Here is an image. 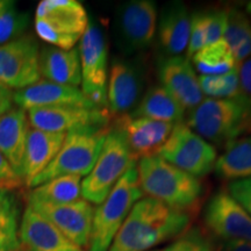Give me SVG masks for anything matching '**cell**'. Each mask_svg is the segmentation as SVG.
Returning <instances> with one entry per match:
<instances>
[{
	"mask_svg": "<svg viewBox=\"0 0 251 251\" xmlns=\"http://www.w3.org/2000/svg\"><path fill=\"white\" fill-rule=\"evenodd\" d=\"M191 214L152 198H141L119 229L108 251H150L187 230Z\"/></svg>",
	"mask_w": 251,
	"mask_h": 251,
	"instance_id": "cell-1",
	"label": "cell"
},
{
	"mask_svg": "<svg viewBox=\"0 0 251 251\" xmlns=\"http://www.w3.org/2000/svg\"><path fill=\"white\" fill-rule=\"evenodd\" d=\"M143 196L170 208L190 213L199 205L203 188L199 179L181 171L158 155L141 158L136 164Z\"/></svg>",
	"mask_w": 251,
	"mask_h": 251,
	"instance_id": "cell-2",
	"label": "cell"
},
{
	"mask_svg": "<svg viewBox=\"0 0 251 251\" xmlns=\"http://www.w3.org/2000/svg\"><path fill=\"white\" fill-rule=\"evenodd\" d=\"M186 125L207 142L227 147L251 135V109L241 99H203L188 112Z\"/></svg>",
	"mask_w": 251,
	"mask_h": 251,
	"instance_id": "cell-3",
	"label": "cell"
},
{
	"mask_svg": "<svg viewBox=\"0 0 251 251\" xmlns=\"http://www.w3.org/2000/svg\"><path fill=\"white\" fill-rule=\"evenodd\" d=\"M136 164L125 172L105 201L94 211L89 251H108L130 209L143 197Z\"/></svg>",
	"mask_w": 251,
	"mask_h": 251,
	"instance_id": "cell-4",
	"label": "cell"
},
{
	"mask_svg": "<svg viewBox=\"0 0 251 251\" xmlns=\"http://www.w3.org/2000/svg\"><path fill=\"white\" fill-rule=\"evenodd\" d=\"M89 20L85 7L77 0H42L36 7L34 28L51 47L70 50L84 35Z\"/></svg>",
	"mask_w": 251,
	"mask_h": 251,
	"instance_id": "cell-5",
	"label": "cell"
},
{
	"mask_svg": "<svg viewBox=\"0 0 251 251\" xmlns=\"http://www.w3.org/2000/svg\"><path fill=\"white\" fill-rule=\"evenodd\" d=\"M136 161L121 131L115 127L109 128L96 164L81 180V198L90 203L100 205Z\"/></svg>",
	"mask_w": 251,
	"mask_h": 251,
	"instance_id": "cell-6",
	"label": "cell"
},
{
	"mask_svg": "<svg viewBox=\"0 0 251 251\" xmlns=\"http://www.w3.org/2000/svg\"><path fill=\"white\" fill-rule=\"evenodd\" d=\"M109 128H87L68 133L54 161L27 187L34 188L62 176L86 177L98 159Z\"/></svg>",
	"mask_w": 251,
	"mask_h": 251,
	"instance_id": "cell-7",
	"label": "cell"
},
{
	"mask_svg": "<svg viewBox=\"0 0 251 251\" xmlns=\"http://www.w3.org/2000/svg\"><path fill=\"white\" fill-rule=\"evenodd\" d=\"M157 155L196 178L203 177L214 170L218 159L214 146L184 122L174 126L170 136Z\"/></svg>",
	"mask_w": 251,
	"mask_h": 251,
	"instance_id": "cell-8",
	"label": "cell"
},
{
	"mask_svg": "<svg viewBox=\"0 0 251 251\" xmlns=\"http://www.w3.org/2000/svg\"><path fill=\"white\" fill-rule=\"evenodd\" d=\"M81 68V91L98 107L107 108L108 48L99 25L89 20L78 47Z\"/></svg>",
	"mask_w": 251,
	"mask_h": 251,
	"instance_id": "cell-9",
	"label": "cell"
},
{
	"mask_svg": "<svg viewBox=\"0 0 251 251\" xmlns=\"http://www.w3.org/2000/svg\"><path fill=\"white\" fill-rule=\"evenodd\" d=\"M157 5L152 0H130L120 5L115 19V40L127 57L149 48L156 35Z\"/></svg>",
	"mask_w": 251,
	"mask_h": 251,
	"instance_id": "cell-10",
	"label": "cell"
},
{
	"mask_svg": "<svg viewBox=\"0 0 251 251\" xmlns=\"http://www.w3.org/2000/svg\"><path fill=\"white\" fill-rule=\"evenodd\" d=\"M142 61V57L113 59L107 80V106L111 114H129L139 105L147 83V69Z\"/></svg>",
	"mask_w": 251,
	"mask_h": 251,
	"instance_id": "cell-11",
	"label": "cell"
},
{
	"mask_svg": "<svg viewBox=\"0 0 251 251\" xmlns=\"http://www.w3.org/2000/svg\"><path fill=\"white\" fill-rule=\"evenodd\" d=\"M37 41L24 35L0 46V83L11 90H23L41 80Z\"/></svg>",
	"mask_w": 251,
	"mask_h": 251,
	"instance_id": "cell-12",
	"label": "cell"
},
{
	"mask_svg": "<svg viewBox=\"0 0 251 251\" xmlns=\"http://www.w3.org/2000/svg\"><path fill=\"white\" fill-rule=\"evenodd\" d=\"M27 114L31 128L59 134L87 128H109L111 120V113L103 107H39L29 109Z\"/></svg>",
	"mask_w": 251,
	"mask_h": 251,
	"instance_id": "cell-13",
	"label": "cell"
},
{
	"mask_svg": "<svg viewBox=\"0 0 251 251\" xmlns=\"http://www.w3.org/2000/svg\"><path fill=\"white\" fill-rule=\"evenodd\" d=\"M202 220L207 230L222 241L251 243V215L227 191L208 200Z\"/></svg>",
	"mask_w": 251,
	"mask_h": 251,
	"instance_id": "cell-14",
	"label": "cell"
},
{
	"mask_svg": "<svg viewBox=\"0 0 251 251\" xmlns=\"http://www.w3.org/2000/svg\"><path fill=\"white\" fill-rule=\"evenodd\" d=\"M159 85L183 106L192 111L205 97L200 90L199 77L186 56H162L157 63Z\"/></svg>",
	"mask_w": 251,
	"mask_h": 251,
	"instance_id": "cell-15",
	"label": "cell"
},
{
	"mask_svg": "<svg viewBox=\"0 0 251 251\" xmlns=\"http://www.w3.org/2000/svg\"><path fill=\"white\" fill-rule=\"evenodd\" d=\"M28 206L48 220L76 246L83 249L89 247L94 214L92 203L79 199L64 205L28 202Z\"/></svg>",
	"mask_w": 251,
	"mask_h": 251,
	"instance_id": "cell-16",
	"label": "cell"
},
{
	"mask_svg": "<svg viewBox=\"0 0 251 251\" xmlns=\"http://www.w3.org/2000/svg\"><path fill=\"white\" fill-rule=\"evenodd\" d=\"M174 126L169 122L125 114L118 117L113 127L121 131L133 155L141 159L157 155L170 136Z\"/></svg>",
	"mask_w": 251,
	"mask_h": 251,
	"instance_id": "cell-17",
	"label": "cell"
},
{
	"mask_svg": "<svg viewBox=\"0 0 251 251\" xmlns=\"http://www.w3.org/2000/svg\"><path fill=\"white\" fill-rule=\"evenodd\" d=\"M13 100L18 107L25 111L39 107H56V106L98 107L78 87L61 85L46 79H41L26 89L15 91Z\"/></svg>",
	"mask_w": 251,
	"mask_h": 251,
	"instance_id": "cell-18",
	"label": "cell"
},
{
	"mask_svg": "<svg viewBox=\"0 0 251 251\" xmlns=\"http://www.w3.org/2000/svg\"><path fill=\"white\" fill-rule=\"evenodd\" d=\"M20 244L21 251H85L29 206L21 216Z\"/></svg>",
	"mask_w": 251,
	"mask_h": 251,
	"instance_id": "cell-19",
	"label": "cell"
},
{
	"mask_svg": "<svg viewBox=\"0 0 251 251\" xmlns=\"http://www.w3.org/2000/svg\"><path fill=\"white\" fill-rule=\"evenodd\" d=\"M191 14L181 1H171L163 7L157 19V42L162 56H180L190 40Z\"/></svg>",
	"mask_w": 251,
	"mask_h": 251,
	"instance_id": "cell-20",
	"label": "cell"
},
{
	"mask_svg": "<svg viewBox=\"0 0 251 251\" xmlns=\"http://www.w3.org/2000/svg\"><path fill=\"white\" fill-rule=\"evenodd\" d=\"M67 134L49 133L30 128L25 147L21 180L26 186L54 161Z\"/></svg>",
	"mask_w": 251,
	"mask_h": 251,
	"instance_id": "cell-21",
	"label": "cell"
},
{
	"mask_svg": "<svg viewBox=\"0 0 251 251\" xmlns=\"http://www.w3.org/2000/svg\"><path fill=\"white\" fill-rule=\"evenodd\" d=\"M30 124L27 111L15 107L0 117V152L21 178L25 147Z\"/></svg>",
	"mask_w": 251,
	"mask_h": 251,
	"instance_id": "cell-22",
	"label": "cell"
},
{
	"mask_svg": "<svg viewBox=\"0 0 251 251\" xmlns=\"http://www.w3.org/2000/svg\"><path fill=\"white\" fill-rule=\"evenodd\" d=\"M41 76L52 83L78 87L81 84V68L77 48L63 50L45 47L40 51Z\"/></svg>",
	"mask_w": 251,
	"mask_h": 251,
	"instance_id": "cell-23",
	"label": "cell"
},
{
	"mask_svg": "<svg viewBox=\"0 0 251 251\" xmlns=\"http://www.w3.org/2000/svg\"><path fill=\"white\" fill-rule=\"evenodd\" d=\"M185 109L161 85H152L143 94L139 105L129 113L134 118H147L177 125L184 121Z\"/></svg>",
	"mask_w": 251,
	"mask_h": 251,
	"instance_id": "cell-24",
	"label": "cell"
},
{
	"mask_svg": "<svg viewBox=\"0 0 251 251\" xmlns=\"http://www.w3.org/2000/svg\"><path fill=\"white\" fill-rule=\"evenodd\" d=\"M214 170L218 177L226 180L251 178V135L229 143L216 159Z\"/></svg>",
	"mask_w": 251,
	"mask_h": 251,
	"instance_id": "cell-25",
	"label": "cell"
},
{
	"mask_svg": "<svg viewBox=\"0 0 251 251\" xmlns=\"http://www.w3.org/2000/svg\"><path fill=\"white\" fill-rule=\"evenodd\" d=\"M81 197V177L62 176L34 187L28 194V202L64 205L75 202Z\"/></svg>",
	"mask_w": 251,
	"mask_h": 251,
	"instance_id": "cell-26",
	"label": "cell"
},
{
	"mask_svg": "<svg viewBox=\"0 0 251 251\" xmlns=\"http://www.w3.org/2000/svg\"><path fill=\"white\" fill-rule=\"evenodd\" d=\"M20 214L13 190L0 188V251H21Z\"/></svg>",
	"mask_w": 251,
	"mask_h": 251,
	"instance_id": "cell-27",
	"label": "cell"
},
{
	"mask_svg": "<svg viewBox=\"0 0 251 251\" xmlns=\"http://www.w3.org/2000/svg\"><path fill=\"white\" fill-rule=\"evenodd\" d=\"M226 41L237 63L251 56V20L247 13L236 7L226 8Z\"/></svg>",
	"mask_w": 251,
	"mask_h": 251,
	"instance_id": "cell-28",
	"label": "cell"
},
{
	"mask_svg": "<svg viewBox=\"0 0 251 251\" xmlns=\"http://www.w3.org/2000/svg\"><path fill=\"white\" fill-rule=\"evenodd\" d=\"M190 61L201 76H221L234 70L238 64L224 39L199 50Z\"/></svg>",
	"mask_w": 251,
	"mask_h": 251,
	"instance_id": "cell-29",
	"label": "cell"
},
{
	"mask_svg": "<svg viewBox=\"0 0 251 251\" xmlns=\"http://www.w3.org/2000/svg\"><path fill=\"white\" fill-rule=\"evenodd\" d=\"M199 85L203 97L209 99H236L240 96L237 67L221 76H200Z\"/></svg>",
	"mask_w": 251,
	"mask_h": 251,
	"instance_id": "cell-30",
	"label": "cell"
},
{
	"mask_svg": "<svg viewBox=\"0 0 251 251\" xmlns=\"http://www.w3.org/2000/svg\"><path fill=\"white\" fill-rule=\"evenodd\" d=\"M28 23H29L28 15L17 11L14 2L12 1L8 7L0 14V46L23 36Z\"/></svg>",
	"mask_w": 251,
	"mask_h": 251,
	"instance_id": "cell-31",
	"label": "cell"
},
{
	"mask_svg": "<svg viewBox=\"0 0 251 251\" xmlns=\"http://www.w3.org/2000/svg\"><path fill=\"white\" fill-rule=\"evenodd\" d=\"M162 251H218V249L201 228L192 227Z\"/></svg>",
	"mask_w": 251,
	"mask_h": 251,
	"instance_id": "cell-32",
	"label": "cell"
},
{
	"mask_svg": "<svg viewBox=\"0 0 251 251\" xmlns=\"http://www.w3.org/2000/svg\"><path fill=\"white\" fill-rule=\"evenodd\" d=\"M203 29L206 34L207 46L224 39V33L226 28V18L227 13L225 9H209V11L199 12Z\"/></svg>",
	"mask_w": 251,
	"mask_h": 251,
	"instance_id": "cell-33",
	"label": "cell"
},
{
	"mask_svg": "<svg viewBox=\"0 0 251 251\" xmlns=\"http://www.w3.org/2000/svg\"><path fill=\"white\" fill-rule=\"evenodd\" d=\"M207 46L206 34L203 29V25L201 21L199 12H194L191 15V28H190V40H188L187 46V55L186 57L191 59V57L196 54V52L205 48Z\"/></svg>",
	"mask_w": 251,
	"mask_h": 251,
	"instance_id": "cell-34",
	"label": "cell"
},
{
	"mask_svg": "<svg viewBox=\"0 0 251 251\" xmlns=\"http://www.w3.org/2000/svg\"><path fill=\"white\" fill-rule=\"evenodd\" d=\"M227 192L251 215V178L230 181Z\"/></svg>",
	"mask_w": 251,
	"mask_h": 251,
	"instance_id": "cell-35",
	"label": "cell"
},
{
	"mask_svg": "<svg viewBox=\"0 0 251 251\" xmlns=\"http://www.w3.org/2000/svg\"><path fill=\"white\" fill-rule=\"evenodd\" d=\"M237 70L240 78V96L237 98L251 109V56L238 63Z\"/></svg>",
	"mask_w": 251,
	"mask_h": 251,
	"instance_id": "cell-36",
	"label": "cell"
},
{
	"mask_svg": "<svg viewBox=\"0 0 251 251\" xmlns=\"http://www.w3.org/2000/svg\"><path fill=\"white\" fill-rule=\"evenodd\" d=\"M23 183L21 178L15 174L7 159L0 152V188L6 190H15Z\"/></svg>",
	"mask_w": 251,
	"mask_h": 251,
	"instance_id": "cell-37",
	"label": "cell"
},
{
	"mask_svg": "<svg viewBox=\"0 0 251 251\" xmlns=\"http://www.w3.org/2000/svg\"><path fill=\"white\" fill-rule=\"evenodd\" d=\"M13 94L14 92L4 84L0 83V117L11 111L13 106Z\"/></svg>",
	"mask_w": 251,
	"mask_h": 251,
	"instance_id": "cell-38",
	"label": "cell"
},
{
	"mask_svg": "<svg viewBox=\"0 0 251 251\" xmlns=\"http://www.w3.org/2000/svg\"><path fill=\"white\" fill-rule=\"evenodd\" d=\"M218 251H251V243L238 241H224Z\"/></svg>",
	"mask_w": 251,
	"mask_h": 251,
	"instance_id": "cell-39",
	"label": "cell"
},
{
	"mask_svg": "<svg viewBox=\"0 0 251 251\" xmlns=\"http://www.w3.org/2000/svg\"><path fill=\"white\" fill-rule=\"evenodd\" d=\"M11 2L12 1H8V0H0V14H1L2 12L8 7Z\"/></svg>",
	"mask_w": 251,
	"mask_h": 251,
	"instance_id": "cell-40",
	"label": "cell"
},
{
	"mask_svg": "<svg viewBox=\"0 0 251 251\" xmlns=\"http://www.w3.org/2000/svg\"><path fill=\"white\" fill-rule=\"evenodd\" d=\"M246 8H247V15L249 17V19L251 20V1L248 2Z\"/></svg>",
	"mask_w": 251,
	"mask_h": 251,
	"instance_id": "cell-41",
	"label": "cell"
},
{
	"mask_svg": "<svg viewBox=\"0 0 251 251\" xmlns=\"http://www.w3.org/2000/svg\"><path fill=\"white\" fill-rule=\"evenodd\" d=\"M152 251H162V250H152Z\"/></svg>",
	"mask_w": 251,
	"mask_h": 251,
	"instance_id": "cell-42",
	"label": "cell"
}]
</instances>
